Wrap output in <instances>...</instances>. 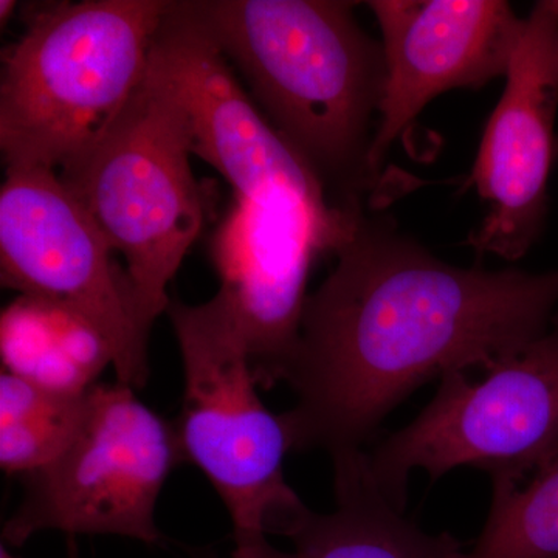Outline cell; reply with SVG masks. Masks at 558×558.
I'll return each instance as SVG.
<instances>
[{
    "label": "cell",
    "mask_w": 558,
    "mask_h": 558,
    "mask_svg": "<svg viewBox=\"0 0 558 558\" xmlns=\"http://www.w3.org/2000/svg\"><path fill=\"white\" fill-rule=\"evenodd\" d=\"M336 267L304 304L282 381L290 450H363L414 389L494 365L549 328L558 270L465 269L360 211Z\"/></svg>",
    "instance_id": "6da1fadb"
},
{
    "label": "cell",
    "mask_w": 558,
    "mask_h": 558,
    "mask_svg": "<svg viewBox=\"0 0 558 558\" xmlns=\"http://www.w3.org/2000/svg\"><path fill=\"white\" fill-rule=\"evenodd\" d=\"M180 9L240 69L250 97L341 204L379 182L371 163L374 117L387 84L381 44L354 2L185 0Z\"/></svg>",
    "instance_id": "7a4b0ae2"
},
{
    "label": "cell",
    "mask_w": 558,
    "mask_h": 558,
    "mask_svg": "<svg viewBox=\"0 0 558 558\" xmlns=\"http://www.w3.org/2000/svg\"><path fill=\"white\" fill-rule=\"evenodd\" d=\"M170 2L33 7L2 51L0 149L10 167L62 174L100 145L145 83Z\"/></svg>",
    "instance_id": "3957f363"
},
{
    "label": "cell",
    "mask_w": 558,
    "mask_h": 558,
    "mask_svg": "<svg viewBox=\"0 0 558 558\" xmlns=\"http://www.w3.org/2000/svg\"><path fill=\"white\" fill-rule=\"evenodd\" d=\"M189 116L154 58L145 83L86 159L62 172L113 253L123 256L140 325L167 312L175 277L207 219V190L191 170Z\"/></svg>",
    "instance_id": "277c9868"
},
{
    "label": "cell",
    "mask_w": 558,
    "mask_h": 558,
    "mask_svg": "<svg viewBox=\"0 0 558 558\" xmlns=\"http://www.w3.org/2000/svg\"><path fill=\"white\" fill-rule=\"evenodd\" d=\"M167 314L185 381L175 425L183 458L218 492L234 542L286 535L310 509L286 481L288 435L259 398L233 303L219 289L194 306L171 301Z\"/></svg>",
    "instance_id": "5b68a950"
},
{
    "label": "cell",
    "mask_w": 558,
    "mask_h": 558,
    "mask_svg": "<svg viewBox=\"0 0 558 558\" xmlns=\"http://www.w3.org/2000/svg\"><path fill=\"white\" fill-rule=\"evenodd\" d=\"M478 373L446 374L427 409L366 453L396 508H405L413 470L521 480L558 453V311L542 336Z\"/></svg>",
    "instance_id": "8992f818"
},
{
    "label": "cell",
    "mask_w": 558,
    "mask_h": 558,
    "mask_svg": "<svg viewBox=\"0 0 558 558\" xmlns=\"http://www.w3.org/2000/svg\"><path fill=\"white\" fill-rule=\"evenodd\" d=\"M183 459L175 425L140 402L134 388L100 381L87 392L68 449L24 476L25 495L3 526V545L22 546L44 531L157 545V502Z\"/></svg>",
    "instance_id": "52a82bcc"
},
{
    "label": "cell",
    "mask_w": 558,
    "mask_h": 558,
    "mask_svg": "<svg viewBox=\"0 0 558 558\" xmlns=\"http://www.w3.org/2000/svg\"><path fill=\"white\" fill-rule=\"evenodd\" d=\"M0 278L20 295L89 319L112 348L117 381L145 385L149 336L140 325L130 278L58 172L7 168L0 190Z\"/></svg>",
    "instance_id": "ba28073f"
},
{
    "label": "cell",
    "mask_w": 558,
    "mask_h": 558,
    "mask_svg": "<svg viewBox=\"0 0 558 558\" xmlns=\"http://www.w3.org/2000/svg\"><path fill=\"white\" fill-rule=\"evenodd\" d=\"M557 109L558 0H542L524 20L470 178L488 205L469 238L480 255L517 260L537 240L548 207Z\"/></svg>",
    "instance_id": "9c48e42d"
},
{
    "label": "cell",
    "mask_w": 558,
    "mask_h": 558,
    "mask_svg": "<svg viewBox=\"0 0 558 558\" xmlns=\"http://www.w3.org/2000/svg\"><path fill=\"white\" fill-rule=\"evenodd\" d=\"M387 84L371 163L379 172L392 142L429 101L506 76L524 20L502 0H374Z\"/></svg>",
    "instance_id": "30bf717a"
},
{
    "label": "cell",
    "mask_w": 558,
    "mask_h": 558,
    "mask_svg": "<svg viewBox=\"0 0 558 558\" xmlns=\"http://www.w3.org/2000/svg\"><path fill=\"white\" fill-rule=\"evenodd\" d=\"M330 459L336 510H307L286 532L295 558H450L462 548L450 534L429 535L403 517L371 475L366 451Z\"/></svg>",
    "instance_id": "8fae6325"
},
{
    "label": "cell",
    "mask_w": 558,
    "mask_h": 558,
    "mask_svg": "<svg viewBox=\"0 0 558 558\" xmlns=\"http://www.w3.org/2000/svg\"><path fill=\"white\" fill-rule=\"evenodd\" d=\"M3 371L68 395H86L113 368L109 341L76 312L20 295L0 318Z\"/></svg>",
    "instance_id": "7c38bea8"
},
{
    "label": "cell",
    "mask_w": 558,
    "mask_h": 558,
    "mask_svg": "<svg viewBox=\"0 0 558 558\" xmlns=\"http://www.w3.org/2000/svg\"><path fill=\"white\" fill-rule=\"evenodd\" d=\"M87 392L54 391L2 371L0 468L3 472L24 478L60 458L83 422Z\"/></svg>",
    "instance_id": "4fadbf2b"
},
{
    "label": "cell",
    "mask_w": 558,
    "mask_h": 558,
    "mask_svg": "<svg viewBox=\"0 0 558 558\" xmlns=\"http://www.w3.org/2000/svg\"><path fill=\"white\" fill-rule=\"evenodd\" d=\"M450 558H558V453L524 478L492 480L483 534Z\"/></svg>",
    "instance_id": "5bb4252c"
},
{
    "label": "cell",
    "mask_w": 558,
    "mask_h": 558,
    "mask_svg": "<svg viewBox=\"0 0 558 558\" xmlns=\"http://www.w3.org/2000/svg\"><path fill=\"white\" fill-rule=\"evenodd\" d=\"M231 558H295V556L275 549L267 538L263 537L236 543V549Z\"/></svg>",
    "instance_id": "9a60e30c"
},
{
    "label": "cell",
    "mask_w": 558,
    "mask_h": 558,
    "mask_svg": "<svg viewBox=\"0 0 558 558\" xmlns=\"http://www.w3.org/2000/svg\"><path fill=\"white\" fill-rule=\"evenodd\" d=\"M16 9L17 2H14V0H2L0 2V21H2V25L10 21L11 14Z\"/></svg>",
    "instance_id": "2e32d148"
},
{
    "label": "cell",
    "mask_w": 558,
    "mask_h": 558,
    "mask_svg": "<svg viewBox=\"0 0 558 558\" xmlns=\"http://www.w3.org/2000/svg\"><path fill=\"white\" fill-rule=\"evenodd\" d=\"M0 558H16L11 556L9 549L5 548V545L0 546Z\"/></svg>",
    "instance_id": "e0dca14e"
},
{
    "label": "cell",
    "mask_w": 558,
    "mask_h": 558,
    "mask_svg": "<svg viewBox=\"0 0 558 558\" xmlns=\"http://www.w3.org/2000/svg\"><path fill=\"white\" fill-rule=\"evenodd\" d=\"M73 558H75V557H73Z\"/></svg>",
    "instance_id": "ac0fdd59"
}]
</instances>
